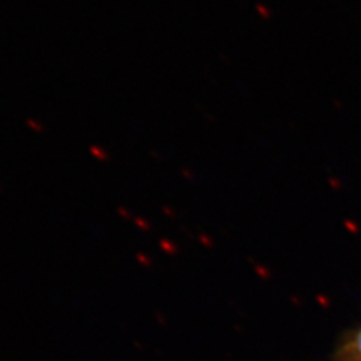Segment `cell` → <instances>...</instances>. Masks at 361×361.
<instances>
[{
	"label": "cell",
	"mask_w": 361,
	"mask_h": 361,
	"mask_svg": "<svg viewBox=\"0 0 361 361\" xmlns=\"http://www.w3.org/2000/svg\"><path fill=\"white\" fill-rule=\"evenodd\" d=\"M357 349H358V353H360V357H361V333H360V336H358V342H357Z\"/></svg>",
	"instance_id": "1"
}]
</instances>
